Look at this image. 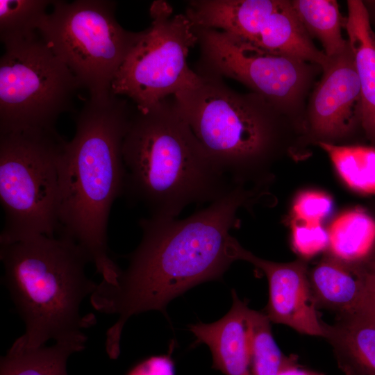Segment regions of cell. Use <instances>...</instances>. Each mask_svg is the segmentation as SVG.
Segmentation results:
<instances>
[{
  "instance_id": "cell-28",
  "label": "cell",
  "mask_w": 375,
  "mask_h": 375,
  "mask_svg": "<svg viewBox=\"0 0 375 375\" xmlns=\"http://www.w3.org/2000/svg\"><path fill=\"white\" fill-rule=\"evenodd\" d=\"M279 375H323L320 373L303 369L299 365L288 369Z\"/></svg>"
},
{
  "instance_id": "cell-3",
  "label": "cell",
  "mask_w": 375,
  "mask_h": 375,
  "mask_svg": "<svg viewBox=\"0 0 375 375\" xmlns=\"http://www.w3.org/2000/svg\"><path fill=\"white\" fill-rule=\"evenodd\" d=\"M124 192L151 217L176 218L188 206L211 203L235 183L211 160L173 97L137 109L122 144Z\"/></svg>"
},
{
  "instance_id": "cell-23",
  "label": "cell",
  "mask_w": 375,
  "mask_h": 375,
  "mask_svg": "<svg viewBox=\"0 0 375 375\" xmlns=\"http://www.w3.org/2000/svg\"><path fill=\"white\" fill-rule=\"evenodd\" d=\"M53 1L1 0L0 38L4 45L35 36Z\"/></svg>"
},
{
  "instance_id": "cell-22",
  "label": "cell",
  "mask_w": 375,
  "mask_h": 375,
  "mask_svg": "<svg viewBox=\"0 0 375 375\" xmlns=\"http://www.w3.org/2000/svg\"><path fill=\"white\" fill-rule=\"evenodd\" d=\"M317 143L347 186L360 193L375 194V147Z\"/></svg>"
},
{
  "instance_id": "cell-12",
  "label": "cell",
  "mask_w": 375,
  "mask_h": 375,
  "mask_svg": "<svg viewBox=\"0 0 375 375\" xmlns=\"http://www.w3.org/2000/svg\"><path fill=\"white\" fill-rule=\"evenodd\" d=\"M329 59L310 95L304 122L317 142L335 144L361 126V90L349 43Z\"/></svg>"
},
{
  "instance_id": "cell-7",
  "label": "cell",
  "mask_w": 375,
  "mask_h": 375,
  "mask_svg": "<svg viewBox=\"0 0 375 375\" xmlns=\"http://www.w3.org/2000/svg\"><path fill=\"white\" fill-rule=\"evenodd\" d=\"M39 33L90 93L111 94L112 81L144 31L124 29L115 16L116 2L107 0L53 1Z\"/></svg>"
},
{
  "instance_id": "cell-29",
  "label": "cell",
  "mask_w": 375,
  "mask_h": 375,
  "mask_svg": "<svg viewBox=\"0 0 375 375\" xmlns=\"http://www.w3.org/2000/svg\"><path fill=\"white\" fill-rule=\"evenodd\" d=\"M367 10L371 25L375 28V0L363 1Z\"/></svg>"
},
{
  "instance_id": "cell-13",
  "label": "cell",
  "mask_w": 375,
  "mask_h": 375,
  "mask_svg": "<svg viewBox=\"0 0 375 375\" xmlns=\"http://www.w3.org/2000/svg\"><path fill=\"white\" fill-rule=\"evenodd\" d=\"M236 260L249 262L266 276L269 301L265 313L272 323L285 325L297 332L324 338L325 322L319 318L308 278L306 260L276 262L257 257L234 242Z\"/></svg>"
},
{
  "instance_id": "cell-20",
  "label": "cell",
  "mask_w": 375,
  "mask_h": 375,
  "mask_svg": "<svg viewBox=\"0 0 375 375\" xmlns=\"http://www.w3.org/2000/svg\"><path fill=\"white\" fill-rule=\"evenodd\" d=\"M291 3L310 37L319 41L328 58L344 51L349 44L342 34L346 17L342 15L337 1L291 0Z\"/></svg>"
},
{
  "instance_id": "cell-16",
  "label": "cell",
  "mask_w": 375,
  "mask_h": 375,
  "mask_svg": "<svg viewBox=\"0 0 375 375\" xmlns=\"http://www.w3.org/2000/svg\"><path fill=\"white\" fill-rule=\"evenodd\" d=\"M308 278L317 308L331 310L338 317L358 312L363 286L354 265L328 254L308 272Z\"/></svg>"
},
{
  "instance_id": "cell-6",
  "label": "cell",
  "mask_w": 375,
  "mask_h": 375,
  "mask_svg": "<svg viewBox=\"0 0 375 375\" xmlns=\"http://www.w3.org/2000/svg\"><path fill=\"white\" fill-rule=\"evenodd\" d=\"M66 142L55 128L0 133V244L58 230L59 164Z\"/></svg>"
},
{
  "instance_id": "cell-17",
  "label": "cell",
  "mask_w": 375,
  "mask_h": 375,
  "mask_svg": "<svg viewBox=\"0 0 375 375\" xmlns=\"http://www.w3.org/2000/svg\"><path fill=\"white\" fill-rule=\"evenodd\" d=\"M344 375H375V323L355 314L325 323L324 338Z\"/></svg>"
},
{
  "instance_id": "cell-24",
  "label": "cell",
  "mask_w": 375,
  "mask_h": 375,
  "mask_svg": "<svg viewBox=\"0 0 375 375\" xmlns=\"http://www.w3.org/2000/svg\"><path fill=\"white\" fill-rule=\"evenodd\" d=\"M333 200L326 192L306 190L295 198L292 212L295 222L306 224H321L331 213Z\"/></svg>"
},
{
  "instance_id": "cell-10",
  "label": "cell",
  "mask_w": 375,
  "mask_h": 375,
  "mask_svg": "<svg viewBox=\"0 0 375 375\" xmlns=\"http://www.w3.org/2000/svg\"><path fill=\"white\" fill-rule=\"evenodd\" d=\"M193 28L200 48L199 74L234 79L293 120L304 121L306 98L322 72L319 66L263 50L224 31Z\"/></svg>"
},
{
  "instance_id": "cell-27",
  "label": "cell",
  "mask_w": 375,
  "mask_h": 375,
  "mask_svg": "<svg viewBox=\"0 0 375 375\" xmlns=\"http://www.w3.org/2000/svg\"><path fill=\"white\" fill-rule=\"evenodd\" d=\"M361 278L363 294L358 314L375 323V261L367 269H362Z\"/></svg>"
},
{
  "instance_id": "cell-4",
  "label": "cell",
  "mask_w": 375,
  "mask_h": 375,
  "mask_svg": "<svg viewBox=\"0 0 375 375\" xmlns=\"http://www.w3.org/2000/svg\"><path fill=\"white\" fill-rule=\"evenodd\" d=\"M3 283L25 325L26 344L85 343L83 330L95 325L93 313L81 315L83 300L97 284L85 274L90 259L73 240L39 235L1 244Z\"/></svg>"
},
{
  "instance_id": "cell-8",
  "label": "cell",
  "mask_w": 375,
  "mask_h": 375,
  "mask_svg": "<svg viewBox=\"0 0 375 375\" xmlns=\"http://www.w3.org/2000/svg\"><path fill=\"white\" fill-rule=\"evenodd\" d=\"M39 33L4 45L0 59V133L54 128L83 87Z\"/></svg>"
},
{
  "instance_id": "cell-26",
  "label": "cell",
  "mask_w": 375,
  "mask_h": 375,
  "mask_svg": "<svg viewBox=\"0 0 375 375\" xmlns=\"http://www.w3.org/2000/svg\"><path fill=\"white\" fill-rule=\"evenodd\" d=\"M126 375H174L169 355L149 357L135 365Z\"/></svg>"
},
{
  "instance_id": "cell-19",
  "label": "cell",
  "mask_w": 375,
  "mask_h": 375,
  "mask_svg": "<svg viewBox=\"0 0 375 375\" xmlns=\"http://www.w3.org/2000/svg\"><path fill=\"white\" fill-rule=\"evenodd\" d=\"M327 231L329 255L348 264L363 259L375 244V220L361 209L343 212Z\"/></svg>"
},
{
  "instance_id": "cell-25",
  "label": "cell",
  "mask_w": 375,
  "mask_h": 375,
  "mask_svg": "<svg viewBox=\"0 0 375 375\" xmlns=\"http://www.w3.org/2000/svg\"><path fill=\"white\" fill-rule=\"evenodd\" d=\"M292 245L301 259L306 260L328 249V231L322 224L295 222L292 227Z\"/></svg>"
},
{
  "instance_id": "cell-2",
  "label": "cell",
  "mask_w": 375,
  "mask_h": 375,
  "mask_svg": "<svg viewBox=\"0 0 375 375\" xmlns=\"http://www.w3.org/2000/svg\"><path fill=\"white\" fill-rule=\"evenodd\" d=\"M136 110L114 95L90 98L76 119L59 164L58 228L88 255L102 281L117 284L122 269L110 257L107 230L114 201L124 190L122 144Z\"/></svg>"
},
{
  "instance_id": "cell-5",
  "label": "cell",
  "mask_w": 375,
  "mask_h": 375,
  "mask_svg": "<svg viewBox=\"0 0 375 375\" xmlns=\"http://www.w3.org/2000/svg\"><path fill=\"white\" fill-rule=\"evenodd\" d=\"M201 76L197 86L172 97L178 112L235 183L257 177L279 149L287 119H293L256 93L237 92L220 76Z\"/></svg>"
},
{
  "instance_id": "cell-21",
  "label": "cell",
  "mask_w": 375,
  "mask_h": 375,
  "mask_svg": "<svg viewBox=\"0 0 375 375\" xmlns=\"http://www.w3.org/2000/svg\"><path fill=\"white\" fill-rule=\"evenodd\" d=\"M271 323L264 312L249 308L247 325L252 375H279L299 365L296 355H285L277 345Z\"/></svg>"
},
{
  "instance_id": "cell-11",
  "label": "cell",
  "mask_w": 375,
  "mask_h": 375,
  "mask_svg": "<svg viewBox=\"0 0 375 375\" xmlns=\"http://www.w3.org/2000/svg\"><path fill=\"white\" fill-rule=\"evenodd\" d=\"M185 15L194 26L224 31L274 53L304 61L317 54L290 0H193Z\"/></svg>"
},
{
  "instance_id": "cell-18",
  "label": "cell",
  "mask_w": 375,
  "mask_h": 375,
  "mask_svg": "<svg viewBox=\"0 0 375 375\" xmlns=\"http://www.w3.org/2000/svg\"><path fill=\"white\" fill-rule=\"evenodd\" d=\"M85 347V344L77 342L32 347L21 335L1 357L0 375H67L68 358Z\"/></svg>"
},
{
  "instance_id": "cell-1",
  "label": "cell",
  "mask_w": 375,
  "mask_h": 375,
  "mask_svg": "<svg viewBox=\"0 0 375 375\" xmlns=\"http://www.w3.org/2000/svg\"><path fill=\"white\" fill-rule=\"evenodd\" d=\"M253 196L239 184L187 218L140 220L141 241L128 256L117 283L101 281L90 297L96 310L118 316L106 333L108 353H120L122 331L131 317L149 310L166 315L172 299L222 277L236 260L230 231L237 226V212Z\"/></svg>"
},
{
  "instance_id": "cell-15",
  "label": "cell",
  "mask_w": 375,
  "mask_h": 375,
  "mask_svg": "<svg viewBox=\"0 0 375 375\" xmlns=\"http://www.w3.org/2000/svg\"><path fill=\"white\" fill-rule=\"evenodd\" d=\"M345 30L361 90V126L375 142V32L361 0H348Z\"/></svg>"
},
{
  "instance_id": "cell-9",
  "label": "cell",
  "mask_w": 375,
  "mask_h": 375,
  "mask_svg": "<svg viewBox=\"0 0 375 375\" xmlns=\"http://www.w3.org/2000/svg\"><path fill=\"white\" fill-rule=\"evenodd\" d=\"M151 26L131 51L115 75L111 92L131 100L146 111L162 100L193 88L202 76L188 64L190 48L197 44L185 14L173 15L166 1H154L149 8Z\"/></svg>"
},
{
  "instance_id": "cell-14",
  "label": "cell",
  "mask_w": 375,
  "mask_h": 375,
  "mask_svg": "<svg viewBox=\"0 0 375 375\" xmlns=\"http://www.w3.org/2000/svg\"><path fill=\"white\" fill-rule=\"evenodd\" d=\"M232 305L219 320L198 322L190 326L196 343H203L210 349L213 368L225 375H252L251 370L247 303L232 290Z\"/></svg>"
}]
</instances>
